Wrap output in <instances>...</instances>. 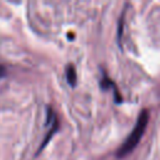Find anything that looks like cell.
<instances>
[{
	"mask_svg": "<svg viewBox=\"0 0 160 160\" xmlns=\"http://www.w3.org/2000/svg\"><path fill=\"white\" fill-rule=\"evenodd\" d=\"M5 74H6V70H5V66L0 64V79H1V78H4V76H5Z\"/></svg>",
	"mask_w": 160,
	"mask_h": 160,
	"instance_id": "277c9868",
	"label": "cell"
},
{
	"mask_svg": "<svg viewBox=\"0 0 160 160\" xmlns=\"http://www.w3.org/2000/svg\"><path fill=\"white\" fill-rule=\"evenodd\" d=\"M66 80L71 86H75V84H76V71H75L74 65H71V64L66 66Z\"/></svg>",
	"mask_w": 160,
	"mask_h": 160,
	"instance_id": "3957f363",
	"label": "cell"
},
{
	"mask_svg": "<svg viewBox=\"0 0 160 160\" xmlns=\"http://www.w3.org/2000/svg\"><path fill=\"white\" fill-rule=\"evenodd\" d=\"M148 122H149V112H148V110H142V111L140 112L139 118H138V121H136V124H135L132 131H131L130 135L126 138V140L124 141V144L119 148L118 154H116L119 158H122V156L130 154V152L135 149V146L139 144L141 136L144 135V131H145V129H146Z\"/></svg>",
	"mask_w": 160,
	"mask_h": 160,
	"instance_id": "6da1fadb",
	"label": "cell"
},
{
	"mask_svg": "<svg viewBox=\"0 0 160 160\" xmlns=\"http://www.w3.org/2000/svg\"><path fill=\"white\" fill-rule=\"evenodd\" d=\"M48 121H46V124H48V126L50 125V128H49V131H48V134H46V136H45V139H44V142H42V145L40 146V149H42L48 142H49V140H50V138L52 136V134L56 131V129H58V119H56V115H55V112H54V110L51 109V108H48V119H46ZM40 149H39V151H40Z\"/></svg>",
	"mask_w": 160,
	"mask_h": 160,
	"instance_id": "7a4b0ae2",
	"label": "cell"
}]
</instances>
